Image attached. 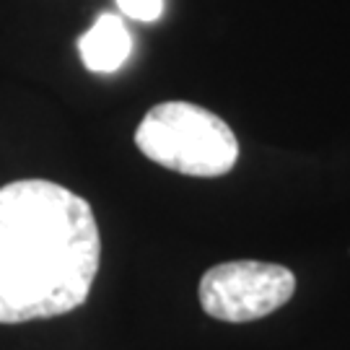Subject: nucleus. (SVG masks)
<instances>
[{"instance_id": "f257e3e1", "label": "nucleus", "mask_w": 350, "mask_h": 350, "mask_svg": "<svg viewBox=\"0 0 350 350\" xmlns=\"http://www.w3.org/2000/svg\"><path fill=\"white\" fill-rule=\"evenodd\" d=\"M99 260L96 215L81 195L50 179L0 187V325L83 306Z\"/></svg>"}, {"instance_id": "f03ea898", "label": "nucleus", "mask_w": 350, "mask_h": 350, "mask_svg": "<svg viewBox=\"0 0 350 350\" xmlns=\"http://www.w3.org/2000/svg\"><path fill=\"white\" fill-rule=\"evenodd\" d=\"M140 153L187 176H224L239 159V140L218 114L189 101L156 104L135 130Z\"/></svg>"}, {"instance_id": "7ed1b4c3", "label": "nucleus", "mask_w": 350, "mask_h": 350, "mask_svg": "<svg viewBox=\"0 0 350 350\" xmlns=\"http://www.w3.org/2000/svg\"><path fill=\"white\" fill-rule=\"evenodd\" d=\"M296 291V275L275 262L234 260L211 267L200 278L202 312L218 322H254L286 306Z\"/></svg>"}, {"instance_id": "20e7f679", "label": "nucleus", "mask_w": 350, "mask_h": 350, "mask_svg": "<svg viewBox=\"0 0 350 350\" xmlns=\"http://www.w3.org/2000/svg\"><path fill=\"white\" fill-rule=\"evenodd\" d=\"M78 50H81V60L91 73H114L130 57L133 37L120 16L104 13L78 39Z\"/></svg>"}, {"instance_id": "39448f33", "label": "nucleus", "mask_w": 350, "mask_h": 350, "mask_svg": "<svg viewBox=\"0 0 350 350\" xmlns=\"http://www.w3.org/2000/svg\"><path fill=\"white\" fill-rule=\"evenodd\" d=\"M117 5L135 21H156L163 13V0H117Z\"/></svg>"}]
</instances>
